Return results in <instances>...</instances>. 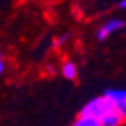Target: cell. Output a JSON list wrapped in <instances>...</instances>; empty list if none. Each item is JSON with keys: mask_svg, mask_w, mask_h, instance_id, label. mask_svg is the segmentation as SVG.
Instances as JSON below:
<instances>
[{"mask_svg": "<svg viewBox=\"0 0 126 126\" xmlns=\"http://www.w3.org/2000/svg\"><path fill=\"white\" fill-rule=\"evenodd\" d=\"M104 95L111 102V105L121 113V116L126 121V89H108L104 92Z\"/></svg>", "mask_w": 126, "mask_h": 126, "instance_id": "cell-2", "label": "cell"}, {"mask_svg": "<svg viewBox=\"0 0 126 126\" xmlns=\"http://www.w3.org/2000/svg\"><path fill=\"white\" fill-rule=\"evenodd\" d=\"M115 108L111 105V102L107 99L105 95H100V97H94L91 99L87 104H84V107L81 108L79 115H86V116H92V118H97L99 120L100 116L107 113L108 110Z\"/></svg>", "mask_w": 126, "mask_h": 126, "instance_id": "cell-1", "label": "cell"}, {"mask_svg": "<svg viewBox=\"0 0 126 126\" xmlns=\"http://www.w3.org/2000/svg\"><path fill=\"white\" fill-rule=\"evenodd\" d=\"M125 28V21L120 18H113V19H108L107 23H104L102 26L97 29L95 32V37L99 39V41H105L108 36H111L113 32H116V31L123 29Z\"/></svg>", "mask_w": 126, "mask_h": 126, "instance_id": "cell-3", "label": "cell"}, {"mask_svg": "<svg viewBox=\"0 0 126 126\" xmlns=\"http://www.w3.org/2000/svg\"><path fill=\"white\" fill-rule=\"evenodd\" d=\"M68 37H70L68 34H65V36H60V37H57L55 41L52 42V47H53V48H60L63 44H65V42L68 41Z\"/></svg>", "mask_w": 126, "mask_h": 126, "instance_id": "cell-7", "label": "cell"}, {"mask_svg": "<svg viewBox=\"0 0 126 126\" xmlns=\"http://www.w3.org/2000/svg\"><path fill=\"white\" fill-rule=\"evenodd\" d=\"M99 123L100 126H121L125 123V118L121 116V113L116 108H111V110H108L107 113H104L100 116Z\"/></svg>", "mask_w": 126, "mask_h": 126, "instance_id": "cell-4", "label": "cell"}, {"mask_svg": "<svg viewBox=\"0 0 126 126\" xmlns=\"http://www.w3.org/2000/svg\"><path fill=\"white\" fill-rule=\"evenodd\" d=\"M60 71H62L63 78L70 79V81L76 79V76H78V66H76V63L71 62V60H68V62H63Z\"/></svg>", "mask_w": 126, "mask_h": 126, "instance_id": "cell-5", "label": "cell"}, {"mask_svg": "<svg viewBox=\"0 0 126 126\" xmlns=\"http://www.w3.org/2000/svg\"><path fill=\"white\" fill-rule=\"evenodd\" d=\"M120 8L126 10V0H121V2H120Z\"/></svg>", "mask_w": 126, "mask_h": 126, "instance_id": "cell-9", "label": "cell"}, {"mask_svg": "<svg viewBox=\"0 0 126 126\" xmlns=\"http://www.w3.org/2000/svg\"><path fill=\"white\" fill-rule=\"evenodd\" d=\"M5 68H7V63H5V58L0 55V76L5 73Z\"/></svg>", "mask_w": 126, "mask_h": 126, "instance_id": "cell-8", "label": "cell"}, {"mask_svg": "<svg viewBox=\"0 0 126 126\" xmlns=\"http://www.w3.org/2000/svg\"><path fill=\"white\" fill-rule=\"evenodd\" d=\"M73 126H100L99 120L92 118V116H86V115H79L74 120Z\"/></svg>", "mask_w": 126, "mask_h": 126, "instance_id": "cell-6", "label": "cell"}]
</instances>
